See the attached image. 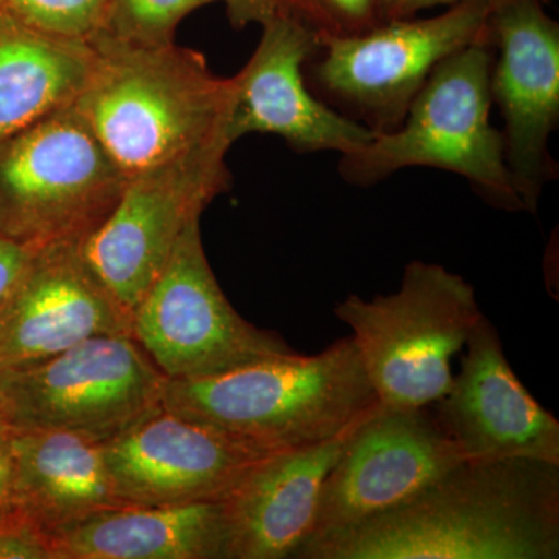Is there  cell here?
<instances>
[{
	"mask_svg": "<svg viewBox=\"0 0 559 559\" xmlns=\"http://www.w3.org/2000/svg\"><path fill=\"white\" fill-rule=\"evenodd\" d=\"M559 465L463 460L378 516L294 559H558Z\"/></svg>",
	"mask_w": 559,
	"mask_h": 559,
	"instance_id": "6da1fadb",
	"label": "cell"
},
{
	"mask_svg": "<svg viewBox=\"0 0 559 559\" xmlns=\"http://www.w3.org/2000/svg\"><path fill=\"white\" fill-rule=\"evenodd\" d=\"M91 46L94 64L73 108L127 179L205 146L230 148L234 81L216 76L200 51L176 43Z\"/></svg>",
	"mask_w": 559,
	"mask_h": 559,
	"instance_id": "7a4b0ae2",
	"label": "cell"
},
{
	"mask_svg": "<svg viewBox=\"0 0 559 559\" xmlns=\"http://www.w3.org/2000/svg\"><path fill=\"white\" fill-rule=\"evenodd\" d=\"M378 403L349 336L318 355L293 352L200 380L168 381L164 396V409L271 452L336 439Z\"/></svg>",
	"mask_w": 559,
	"mask_h": 559,
	"instance_id": "3957f363",
	"label": "cell"
},
{
	"mask_svg": "<svg viewBox=\"0 0 559 559\" xmlns=\"http://www.w3.org/2000/svg\"><path fill=\"white\" fill-rule=\"evenodd\" d=\"M492 57V47L480 43L441 61L400 128L373 134L362 148L342 156V179L369 187L404 168H439L468 180L492 207L524 212L502 132L489 121Z\"/></svg>",
	"mask_w": 559,
	"mask_h": 559,
	"instance_id": "277c9868",
	"label": "cell"
},
{
	"mask_svg": "<svg viewBox=\"0 0 559 559\" xmlns=\"http://www.w3.org/2000/svg\"><path fill=\"white\" fill-rule=\"evenodd\" d=\"M334 314L352 330L380 403L423 407L450 389L452 359L484 312L468 280L415 260L404 267L395 293L371 300L349 294Z\"/></svg>",
	"mask_w": 559,
	"mask_h": 559,
	"instance_id": "5b68a950",
	"label": "cell"
},
{
	"mask_svg": "<svg viewBox=\"0 0 559 559\" xmlns=\"http://www.w3.org/2000/svg\"><path fill=\"white\" fill-rule=\"evenodd\" d=\"M127 176L73 105L0 142V235L81 245L116 207Z\"/></svg>",
	"mask_w": 559,
	"mask_h": 559,
	"instance_id": "8992f818",
	"label": "cell"
},
{
	"mask_svg": "<svg viewBox=\"0 0 559 559\" xmlns=\"http://www.w3.org/2000/svg\"><path fill=\"white\" fill-rule=\"evenodd\" d=\"M489 13L487 2H465L439 16L393 20L348 38L319 39L305 80L342 116L384 134L401 127L441 61L474 44H489Z\"/></svg>",
	"mask_w": 559,
	"mask_h": 559,
	"instance_id": "52a82bcc",
	"label": "cell"
},
{
	"mask_svg": "<svg viewBox=\"0 0 559 559\" xmlns=\"http://www.w3.org/2000/svg\"><path fill=\"white\" fill-rule=\"evenodd\" d=\"M167 384L132 334L94 337L0 374V429L57 430L106 443L160 411Z\"/></svg>",
	"mask_w": 559,
	"mask_h": 559,
	"instance_id": "ba28073f",
	"label": "cell"
},
{
	"mask_svg": "<svg viewBox=\"0 0 559 559\" xmlns=\"http://www.w3.org/2000/svg\"><path fill=\"white\" fill-rule=\"evenodd\" d=\"M132 337L168 381L200 380L294 352L231 307L205 255L201 219L183 231L132 312Z\"/></svg>",
	"mask_w": 559,
	"mask_h": 559,
	"instance_id": "9c48e42d",
	"label": "cell"
},
{
	"mask_svg": "<svg viewBox=\"0 0 559 559\" xmlns=\"http://www.w3.org/2000/svg\"><path fill=\"white\" fill-rule=\"evenodd\" d=\"M229 150L205 146L130 176L108 218L81 242L87 266L131 318L187 227L229 190Z\"/></svg>",
	"mask_w": 559,
	"mask_h": 559,
	"instance_id": "30bf717a",
	"label": "cell"
},
{
	"mask_svg": "<svg viewBox=\"0 0 559 559\" xmlns=\"http://www.w3.org/2000/svg\"><path fill=\"white\" fill-rule=\"evenodd\" d=\"M460 462L433 406L378 403L349 430L323 484L308 543L400 506Z\"/></svg>",
	"mask_w": 559,
	"mask_h": 559,
	"instance_id": "8fae6325",
	"label": "cell"
},
{
	"mask_svg": "<svg viewBox=\"0 0 559 559\" xmlns=\"http://www.w3.org/2000/svg\"><path fill=\"white\" fill-rule=\"evenodd\" d=\"M543 0L491 7L492 105L502 116L507 167L524 212L536 215L540 194L558 176L549 142L559 121V24Z\"/></svg>",
	"mask_w": 559,
	"mask_h": 559,
	"instance_id": "7c38bea8",
	"label": "cell"
},
{
	"mask_svg": "<svg viewBox=\"0 0 559 559\" xmlns=\"http://www.w3.org/2000/svg\"><path fill=\"white\" fill-rule=\"evenodd\" d=\"M114 495L123 506L223 502L275 452L164 409L103 443Z\"/></svg>",
	"mask_w": 559,
	"mask_h": 559,
	"instance_id": "4fadbf2b",
	"label": "cell"
},
{
	"mask_svg": "<svg viewBox=\"0 0 559 559\" xmlns=\"http://www.w3.org/2000/svg\"><path fill=\"white\" fill-rule=\"evenodd\" d=\"M261 27L259 46L231 76V145L248 134H274L296 153L345 156L369 143L373 132L316 97L305 80V64L318 46L314 33L286 11Z\"/></svg>",
	"mask_w": 559,
	"mask_h": 559,
	"instance_id": "5bb4252c",
	"label": "cell"
},
{
	"mask_svg": "<svg viewBox=\"0 0 559 559\" xmlns=\"http://www.w3.org/2000/svg\"><path fill=\"white\" fill-rule=\"evenodd\" d=\"M116 334H132L130 312L87 266L80 245L44 246L0 308V374Z\"/></svg>",
	"mask_w": 559,
	"mask_h": 559,
	"instance_id": "9a60e30c",
	"label": "cell"
},
{
	"mask_svg": "<svg viewBox=\"0 0 559 559\" xmlns=\"http://www.w3.org/2000/svg\"><path fill=\"white\" fill-rule=\"evenodd\" d=\"M448 392L432 404L463 460L530 459L559 465V421L511 369L487 316L471 331Z\"/></svg>",
	"mask_w": 559,
	"mask_h": 559,
	"instance_id": "2e32d148",
	"label": "cell"
},
{
	"mask_svg": "<svg viewBox=\"0 0 559 559\" xmlns=\"http://www.w3.org/2000/svg\"><path fill=\"white\" fill-rule=\"evenodd\" d=\"M349 430L312 447L275 452L249 471L221 502L226 559L296 558L311 538L323 484Z\"/></svg>",
	"mask_w": 559,
	"mask_h": 559,
	"instance_id": "e0dca14e",
	"label": "cell"
},
{
	"mask_svg": "<svg viewBox=\"0 0 559 559\" xmlns=\"http://www.w3.org/2000/svg\"><path fill=\"white\" fill-rule=\"evenodd\" d=\"M51 559H226L221 502L116 506L49 533Z\"/></svg>",
	"mask_w": 559,
	"mask_h": 559,
	"instance_id": "ac0fdd59",
	"label": "cell"
},
{
	"mask_svg": "<svg viewBox=\"0 0 559 559\" xmlns=\"http://www.w3.org/2000/svg\"><path fill=\"white\" fill-rule=\"evenodd\" d=\"M16 507L44 532L123 506L114 495L103 443L57 430L10 432Z\"/></svg>",
	"mask_w": 559,
	"mask_h": 559,
	"instance_id": "d6986e66",
	"label": "cell"
},
{
	"mask_svg": "<svg viewBox=\"0 0 559 559\" xmlns=\"http://www.w3.org/2000/svg\"><path fill=\"white\" fill-rule=\"evenodd\" d=\"M95 51L0 14V142L75 103Z\"/></svg>",
	"mask_w": 559,
	"mask_h": 559,
	"instance_id": "ffe728a7",
	"label": "cell"
},
{
	"mask_svg": "<svg viewBox=\"0 0 559 559\" xmlns=\"http://www.w3.org/2000/svg\"><path fill=\"white\" fill-rule=\"evenodd\" d=\"M218 0H106L100 31L91 40L138 47L175 43L180 22Z\"/></svg>",
	"mask_w": 559,
	"mask_h": 559,
	"instance_id": "44dd1931",
	"label": "cell"
},
{
	"mask_svg": "<svg viewBox=\"0 0 559 559\" xmlns=\"http://www.w3.org/2000/svg\"><path fill=\"white\" fill-rule=\"evenodd\" d=\"M106 0H0V14L62 38L91 40L100 31Z\"/></svg>",
	"mask_w": 559,
	"mask_h": 559,
	"instance_id": "7402d4cb",
	"label": "cell"
},
{
	"mask_svg": "<svg viewBox=\"0 0 559 559\" xmlns=\"http://www.w3.org/2000/svg\"><path fill=\"white\" fill-rule=\"evenodd\" d=\"M316 39L348 38L388 21L385 0H280Z\"/></svg>",
	"mask_w": 559,
	"mask_h": 559,
	"instance_id": "603a6c76",
	"label": "cell"
},
{
	"mask_svg": "<svg viewBox=\"0 0 559 559\" xmlns=\"http://www.w3.org/2000/svg\"><path fill=\"white\" fill-rule=\"evenodd\" d=\"M0 559H51L49 536L17 507L0 513Z\"/></svg>",
	"mask_w": 559,
	"mask_h": 559,
	"instance_id": "cb8c5ba5",
	"label": "cell"
},
{
	"mask_svg": "<svg viewBox=\"0 0 559 559\" xmlns=\"http://www.w3.org/2000/svg\"><path fill=\"white\" fill-rule=\"evenodd\" d=\"M35 249L0 235V308L20 282Z\"/></svg>",
	"mask_w": 559,
	"mask_h": 559,
	"instance_id": "d4e9b609",
	"label": "cell"
},
{
	"mask_svg": "<svg viewBox=\"0 0 559 559\" xmlns=\"http://www.w3.org/2000/svg\"><path fill=\"white\" fill-rule=\"evenodd\" d=\"M226 7L227 17L231 27L237 31L250 24H266L282 11L280 0H218Z\"/></svg>",
	"mask_w": 559,
	"mask_h": 559,
	"instance_id": "484cf974",
	"label": "cell"
},
{
	"mask_svg": "<svg viewBox=\"0 0 559 559\" xmlns=\"http://www.w3.org/2000/svg\"><path fill=\"white\" fill-rule=\"evenodd\" d=\"M465 2H487L496 7L507 0H385V14H388V21L407 20V17L417 16L419 11L433 9V7H452ZM543 2L549 3L551 0H543Z\"/></svg>",
	"mask_w": 559,
	"mask_h": 559,
	"instance_id": "4316f807",
	"label": "cell"
},
{
	"mask_svg": "<svg viewBox=\"0 0 559 559\" xmlns=\"http://www.w3.org/2000/svg\"><path fill=\"white\" fill-rule=\"evenodd\" d=\"M16 507L14 498V463L7 430L0 429V511Z\"/></svg>",
	"mask_w": 559,
	"mask_h": 559,
	"instance_id": "83f0119b",
	"label": "cell"
},
{
	"mask_svg": "<svg viewBox=\"0 0 559 559\" xmlns=\"http://www.w3.org/2000/svg\"><path fill=\"white\" fill-rule=\"evenodd\" d=\"M0 513H2V511H0Z\"/></svg>",
	"mask_w": 559,
	"mask_h": 559,
	"instance_id": "f1b7e54d",
	"label": "cell"
}]
</instances>
